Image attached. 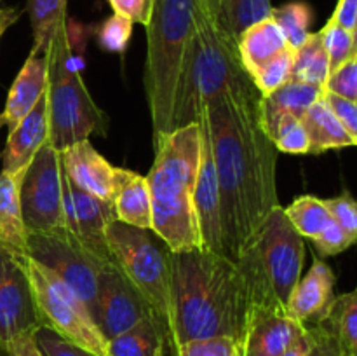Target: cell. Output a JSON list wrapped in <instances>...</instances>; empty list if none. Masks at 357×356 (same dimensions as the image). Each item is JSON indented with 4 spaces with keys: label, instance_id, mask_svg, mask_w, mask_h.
I'll return each mask as SVG.
<instances>
[{
    "label": "cell",
    "instance_id": "cell-1",
    "mask_svg": "<svg viewBox=\"0 0 357 356\" xmlns=\"http://www.w3.org/2000/svg\"><path fill=\"white\" fill-rule=\"evenodd\" d=\"M260 98L246 79L206 105L201 122L211 143L223 205L227 257L234 262L255 241L279 205L278 149L260 124Z\"/></svg>",
    "mask_w": 357,
    "mask_h": 356
},
{
    "label": "cell",
    "instance_id": "cell-2",
    "mask_svg": "<svg viewBox=\"0 0 357 356\" xmlns=\"http://www.w3.org/2000/svg\"><path fill=\"white\" fill-rule=\"evenodd\" d=\"M167 348L195 339L232 337L243 346L251 293L237 262L209 250L176 251Z\"/></svg>",
    "mask_w": 357,
    "mask_h": 356
},
{
    "label": "cell",
    "instance_id": "cell-3",
    "mask_svg": "<svg viewBox=\"0 0 357 356\" xmlns=\"http://www.w3.org/2000/svg\"><path fill=\"white\" fill-rule=\"evenodd\" d=\"M155 159L149 177L152 230L171 251L202 250L194 206L201 159V124H188L153 142Z\"/></svg>",
    "mask_w": 357,
    "mask_h": 356
},
{
    "label": "cell",
    "instance_id": "cell-4",
    "mask_svg": "<svg viewBox=\"0 0 357 356\" xmlns=\"http://www.w3.org/2000/svg\"><path fill=\"white\" fill-rule=\"evenodd\" d=\"M250 79L239 47L220 23L199 9L174 91L173 129L199 124L206 105Z\"/></svg>",
    "mask_w": 357,
    "mask_h": 356
},
{
    "label": "cell",
    "instance_id": "cell-5",
    "mask_svg": "<svg viewBox=\"0 0 357 356\" xmlns=\"http://www.w3.org/2000/svg\"><path fill=\"white\" fill-rule=\"evenodd\" d=\"M201 0H153L146 28L145 91L153 142L173 131V105L185 51L195 31Z\"/></svg>",
    "mask_w": 357,
    "mask_h": 356
},
{
    "label": "cell",
    "instance_id": "cell-6",
    "mask_svg": "<svg viewBox=\"0 0 357 356\" xmlns=\"http://www.w3.org/2000/svg\"><path fill=\"white\" fill-rule=\"evenodd\" d=\"M49 143L65 150L89 136H107L108 115L91 96L73 54L68 20L52 38L47 52Z\"/></svg>",
    "mask_w": 357,
    "mask_h": 356
},
{
    "label": "cell",
    "instance_id": "cell-7",
    "mask_svg": "<svg viewBox=\"0 0 357 356\" xmlns=\"http://www.w3.org/2000/svg\"><path fill=\"white\" fill-rule=\"evenodd\" d=\"M107 243L115 265L145 297L167 335L173 306V251L153 230L138 229L119 220L108 225Z\"/></svg>",
    "mask_w": 357,
    "mask_h": 356
},
{
    "label": "cell",
    "instance_id": "cell-8",
    "mask_svg": "<svg viewBox=\"0 0 357 356\" xmlns=\"http://www.w3.org/2000/svg\"><path fill=\"white\" fill-rule=\"evenodd\" d=\"M17 258L30 281L40 327L49 328L61 339L93 355L107 356V339L98 330L84 300L37 260L28 255Z\"/></svg>",
    "mask_w": 357,
    "mask_h": 356
},
{
    "label": "cell",
    "instance_id": "cell-9",
    "mask_svg": "<svg viewBox=\"0 0 357 356\" xmlns=\"http://www.w3.org/2000/svg\"><path fill=\"white\" fill-rule=\"evenodd\" d=\"M303 239L305 237L293 227L282 206H278L267 216L253 243L244 250L251 253L261 278L282 307L288 306L289 297L302 278Z\"/></svg>",
    "mask_w": 357,
    "mask_h": 356
},
{
    "label": "cell",
    "instance_id": "cell-10",
    "mask_svg": "<svg viewBox=\"0 0 357 356\" xmlns=\"http://www.w3.org/2000/svg\"><path fill=\"white\" fill-rule=\"evenodd\" d=\"M63 180L61 152L47 142L28 164L20 184L21 213L28 234L65 229Z\"/></svg>",
    "mask_w": 357,
    "mask_h": 356
},
{
    "label": "cell",
    "instance_id": "cell-11",
    "mask_svg": "<svg viewBox=\"0 0 357 356\" xmlns=\"http://www.w3.org/2000/svg\"><path fill=\"white\" fill-rule=\"evenodd\" d=\"M26 255L54 272L84 300L89 313H93L98 278L107 262L94 257L66 229L47 234H28Z\"/></svg>",
    "mask_w": 357,
    "mask_h": 356
},
{
    "label": "cell",
    "instance_id": "cell-12",
    "mask_svg": "<svg viewBox=\"0 0 357 356\" xmlns=\"http://www.w3.org/2000/svg\"><path fill=\"white\" fill-rule=\"evenodd\" d=\"M91 316L108 342L155 314L128 276L115 264H107L98 278L96 302Z\"/></svg>",
    "mask_w": 357,
    "mask_h": 356
},
{
    "label": "cell",
    "instance_id": "cell-13",
    "mask_svg": "<svg viewBox=\"0 0 357 356\" xmlns=\"http://www.w3.org/2000/svg\"><path fill=\"white\" fill-rule=\"evenodd\" d=\"M40 328L30 281L16 255L0 253V349Z\"/></svg>",
    "mask_w": 357,
    "mask_h": 356
},
{
    "label": "cell",
    "instance_id": "cell-14",
    "mask_svg": "<svg viewBox=\"0 0 357 356\" xmlns=\"http://www.w3.org/2000/svg\"><path fill=\"white\" fill-rule=\"evenodd\" d=\"M63 213L65 229L89 250L94 257L107 264H115L107 243V229L114 220V202L87 194L73 185L65 173L63 180Z\"/></svg>",
    "mask_w": 357,
    "mask_h": 356
},
{
    "label": "cell",
    "instance_id": "cell-15",
    "mask_svg": "<svg viewBox=\"0 0 357 356\" xmlns=\"http://www.w3.org/2000/svg\"><path fill=\"white\" fill-rule=\"evenodd\" d=\"M201 124V122H199ZM194 206L201 230L202 248L225 255V227H223V205L220 194L218 175L213 159L211 143L206 128L201 124V159H199L197 181L194 191Z\"/></svg>",
    "mask_w": 357,
    "mask_h": 356
},
{
    "label": "cell",
    "instance_id": "cell-16",
    "mask_svg": "<svg viewBox=\"0 0 357 356\" xmlns=\"http://www.w3.org/2000/svg\"><path fill=\"white\" fill-rule=\"evenodd\" d=\"M305 332L284 307L251 304L241 356H281Z\"/></svg>",
    "mask_w": 357,
    "mask_h": 356
},
{
    "label": "cell",
    "instance_id": "cell-17",
    "mask_svg": "<svg viewBox=\"0 0 357 356\" xmlns=\"http://www.w3.org/2000/svg\"><path fill=\"white\" fill-rule=\"evenodd\" d=\"M335 283L337 276L331 271L330 265L321 258L314 257L312 267L305 276H302L293 290L288 300L286 311L291 318L303 325L305 328L323 325L328 320L333 307Z\"/></svg>",
    "mask_w": 357,
    "mask_h": 356
},
{
    "label": "cell",
    "instance_id": "cell-18",
    "mask_svg": "<svg viewBox=\"0 0 357 356\" xmlns=\"http://www.w3.org/2000/svg\"><path fill=\"white\" fill-rule=\"evenodd\" d=\"M61 152V164L66 177L87 194L103 201H114L119 180V168L112 166L89 140L66 147Z\"/></svg>",
    "mask_w": 357,
    "mask_h": 356
},
{
    "label": "cell",
    "instance_id": "cell-19",
    "mask_svg": "<svg viewBox=\"0 0 357 356\" xmlns=\"http://www.w3.org/2000/svg\"><path fill=\"white\" fill-rule=\"evenodd\" d=\"M49 142L47 96H42L26 117L17 122L7 135L2 152V171L7 175H23L35 154Z\"/></svg>",
    "mask_w": 357,
    "mask_h": 356
},
{
    "label": "cell",
    "instance_id": "cell-20",
    "mask_svg": "<svg viewBox=\"0 0 357 356\" xmlns=\"http://www.w3.org/2000/svg\"><path fill=\"white\" fill-rule=\"evenodd\" d=\"M47 56L30 51L24 59L13 87L7 94L6 107L0 114V122L7 129L16 128L17 122L26 117L47 91Z\"/></svg>",
    "mask_w": 357,
    "mask_h": 356
},
{
    "label": "cell",
    "instance_id": "cell-21",
    "mask_svg": "<svg viewBox=\"0 0 357 356\" xmlns=\"http://www.w3.org/2000/svg\"><path fill=\"white\" fill-rule=\"evenodd\" d=\"M112 202L119 222L152 230V195L146 177L119 168L117 188Z\"/></svg>",
    "mask_w": 357,
    "mask_h": 356
},
{
    "label": "cell",
    "instance_id": "cell-22",
    "mask_svg": "<svg viewBox=\"0 0 357 356\" xmlns=\"http://www.w3.org/2000/svg\"><path fill=\"white\" fill-rule=\"evenodd\" d=\"M23 175L0 171V253L26 255L28 232L20 202V184Z\"/></svg>",
    "mask_w": 357,
    "mask_h": 356
},
{
    "label": "cell",
    "instance_id": "cell-23",
    "mask_svg": "<svg viewBox=\"0 0 357 356\" xmlns=\"http://www.w3.org/2000/svg\"><path fill=\"white\" fill-rule=\"evenodd\" d=\"M324 96V89L312 84L289 80L268 96L260 98V124L267 133L282 115H291L302 121L305 112Z\"/></svg>",
    "mask_w": 357,
    "mask_h": 356
},
{
    "label": "cell",
    "instance_id": "cell-24",
    "mask_svg": "<svg viewBox=\"0 0 357 356\" xmlns=\"http://www.w3.org/2000/svg\"><path fill=\"white\" fill-rule=\"evenodd\" d=\"M237 47H239L244 70L250 75L258 66L278 56L279 52L284 51L289 45L279 24L271 16L267 20L251 24L248 30H244L241 34L239 40H237Z\"/></svg>",
    "mask_w": 357,
    "mask_h": 356
},
{
    "label": "cell",
    "instance_id": "cell-25",
    "mask_svg": "<svg viewBox=\"0 0 357 356\" xmlns=\"http://www.w3.org/2000/svg\"><path fill=\"white\" fill-rule=\"evenodd\" d=\"M302 124L309 136V154H323L328 150L357 147L354 138L345 131L324 96L305 112V115L302 117Z\"/></svg>",
    "mask_w": 357,
    "mask_h": 356
},
{
    "label": "cell",
    "instance_id": "cell-26",
    "mask_svg": "<svg viewBox=\"0 0 357 356\" xmlns=\"http://www.w3.org/2000/svg\"><path fill=\"white\" fill-rule=\"evenodd\" d=\"M166 348V327L159 318L149 316L108 341L107 356H164Z\"/></svg>",
    "mask_w": 357,
    "mask_h": 356
},
{
    "label": "cell",
    "instance_id": "cell-27",
    "mask_svg": "<svg viewBox=\"0 0 357 356\" xmlns=\"http://www.w3.org/2000/svg\"><path fill=\"white\" fill-rule=\"evenodd\" d=\"M68 0H28L26 13L33 31V47L37 54H45L59 28L66 23Z\"/></svg>",
    "mask_w": 357,
    "mask_h": 356
},
{
    "label": "cell",
    "instance_id": "cell-28",
    "mask_svg": "<svg viewBox=\"0 0 357 356\" xmlns=\"http://www.w3.org/2000/svg\"><path fill=\"white\" fill-rule=\"evenodd\" d=\"M330 73V58L324 49L321 31L310 34L309 38L298 49H295L291 80L312 84L324 89Z\"/></svg>",
    "mask_w": 357,
    "mask_h": 356
},
{
    "label": "cell",
    "instance_id": "cell-29",
    "mask_svg": "<svg viewBox=\"0 0 357 356\" xmlns=\"http://www.w3.org/2000/svg\"><path fill=\"white\" fill-rule=\"evenodd\" d=\"M272 14L271 0H222L218 23L229 37L239 40L241 34Z\"/></svg>",
    "mask_w": 357,
    "mask_h": 356
},
{
    "label": "cell",
    "instance_id": "cell-30",
    "mask_svg": "<svg viewBox=\"0 0 357 356\" xmlns=\"http://www.w3.org/2000/svg\"><path fill=\"white\" fill-rule=\"evenodd\" d=\"M282 209L300 236L309 239H316L333 222L330 209L324 205V199L316 195H300Z\"/></svg>",
    "mask_w": 357,
    "mask_h": 356
},
{
    "label": "cell",
    "instance_id": "cell-31",
    "mask_svg": "<svg viewBox=\"0 0 357 356\" xmlns=\"http://www.w3.org/2000/svg\"><path fill=\"white\" fill-rule=\"evenodd\" d=\"M326 323L337 335L344 355L357 356V286L335 299Z\"/></svg>",
    "mask_w": 357,
    "mask_h": 356
},
{
    "label": "cell",
    "instance_id": "cell-32",
    "mask_svg": "<svg viewBox=\"0 0 357 356\" xmlns=\"http://www.w3.org/2000/svg\"><path fill=\"white\" fill-rule=\"evenodd\" d=\"M271 16L279 24L291 49H298L309 38V27L312 23V9L309 3L288 2L281 7H272Z\"/></svg>",
    "mask_w": 357,
    "mask_h": 356
},
{
    "label": "cell",
    "instance_id": "cell-33",
    "mask_svg": "<svg viewBox=\"0 0 357 356\" xmlns=\"http://www.w3.org/2000/svg\"><path fill=\"white\" fill-rule=\"evenodd\" d=\"M293 58H295V49L286 47L284 51L250 73L255 87L261 96H268L291 80Z\"/></svg>",
    "mask_w": 357,
    "mask_h": 356
},
{
    "label": "cell",
    "instance_id": "cell-34",
    "mask_svg": "<svg viewBox=\"0 0 357 356\" xmlns=\"http://www.w3.org/2000/svg\"><path fill=\"white\" fill-rule=\"evenodd\" d=\"M265 135L272 140L278 152L295 154V156L309 154V136H307V131L300 119L291 117V115H282Z\"/></svg>",
    "mask_w": 357,
    "mask_h": 356
},
{
    "label": "cell",
    "instance_id": "cell-35",
    "mask_svg": "<svg viewBox=\"0 0 357 356\" xmlns=\"http://www.w3.org/2000/svg\"><path fill=\"white\" fill-rule=\"evenodd\" d=\"M321 31L324 49L330 58V70H337L349 59L356 58V35L337 21L330 20Z\"/></svg>",
    "mask_w": 357,
    "mask_h": 356
},
{
    "label": "cell",
    "instance_id": "cell-36",
    "mask_svg": "<svg viewBox=\"0 0 357 356\" xmlns=\"http://www.w3.org/2000/svg\"><path fill=\"white\" fill-rule=\"evenodd\" d=\"M243 346L232 337L195 339L178 346L171 356H241Z\"/></svg>",
    "mask_w": 357,
    "mask_h": 356
},
{
    "label": "cell",
    "instance_id": "cell-37",
    "mask_svg": "<svg viewBox=\"0 0 357 356\" xmlns=\"http://www.w3.org/2000/svg\"><path fill=\"white\" fill-rule=\"evenodd\" d=\"M132 21L122 14H112L98 28V42L108 52H124L132 34Z\"/></svg>",
    "mask_w": 357,
    "mask_h": 356
},
{
    "label": "cell",
    "instance_id": "cell-38",
    "mask_svg": "<svg viewBox=\"0 0 357 356\" xmlns=\"http://www.w3.org/2000/svg\"><path fill=\"white\" fill-rule=\"evenodd\" d=\"M324 205L330 209L331 218L338 227L347 234L352 244L357 243V199L349 192H344L338 198L324 199Z\"/></svg>",
    "mask_w": 357,
    "mask_h": 356
},
{
    "label": "cell",
    "instance_id": "cell-39",
    "mask_svg": "<svg viewBox=\"0 0 357 356\" xmlns=\"http://www.w3.org/2000/svg\"><path fill=\"white\" fill-rule=\"evenodd\" d=\"M324 91L357 103V56L330 73Z\"/></svg>",
    "mask_w": 357,
    "mask_h": 356
},
{
    "label": "cell",
    "instance_id": "cell-40",
    "mask_svg": "<svg viewBox=\"0 0 357 356\" xmlns=\"http://www.w3.org/2000/svg\"><path fill=\"white\" fill-rule=\"evenodd\" d=\"M33 339L44 356H96L87 351V349H82L79 346L72 344V342L65 341L58 334L44 327L35 332Z\"/></svg>",
    "mask_w": 357,
    "mask_h": 356
},
{
    "label": "cell",
    "instance_id": "cell-41",
    "mask_svg": "<svg viewBox=\"0 0 357 356\" xmlns=\"http://www.w3.org/2000/svg\"><path fill=\"white\" fill-rule=\"evenodd\" d=\"M316 251L321 257H331V255H338L342 251L349 250L352 246V241L349 239L347 234L340 229V227L333 222L328 225V229L323 234L312 239Z\"/></svg>",
    "mask_w": 357,
    "mask_h": 356
},
{
    "label": "cell",
    "instance_id": "cell-42",
    "mask_svg": "<svg viewBox=\"0 0 357 356\" xmlns=\"http://www.w3.org/2000/svg\"><path fill=\"white\" fill-rule=\"evenodd\" d=\"M324 100H326V103L330 105L331 110L335 112V115H337L338 121L342 122L345 131L354 138L357 145V103L356 101L345 100V98L326 93V91H324Z\"/></svg>",
    "mask_w": 357,
    "mask_h": 356
},
{
    "label": "cell",
    "instance_id": "cell-43",
    "mask_svg": "<svg viewBox=\"0 0 357 356\" xmlns=\"http://www.w3.org/2000/svg\"><path fill=\"white\" fill-rule=\"evenodd\" d=\"M309 330L314 335V348L310 351V356H344L337 335L326 321L323 325L309 328Z\"/></svg>",
    "mask_w": 357,
    "mask_h": 356
},
{
    "label": "cell",
    "instance_id": "cell-44",
    "mask_svg": "<svg viewBox=\"0 0 357 356\" xmlns=\"http://www.w3.org/2000/svg\"><path fill=\"white\" fill-rule=\"evenodd\" d=\"M115 14L129 17L132 23H139L145 27L150 20L153 0H108Z\"/></svg>",
    "mask_w": 357,
    "mask_h": 356
},
{
    "label": "cell",
    "instance_id": "cell-45",
    "mask_svg": "<svg viewBox=\"0 0 357 356\" xmlns=\"http://www.w3.org/2000/svg\"><path fill=\"white\" fill-rule=\"evenodd\" d=\"M331 20L337 21L347 30L354 31L357 28V0H338V6L335 9Z\"/></svg>",
    "mask_w": 357,
    "mask_h": 356
},
{
    "label": "cell",
    "instance_id": "cell-46",
    "mask_svg": "<svg viewBox=\"0 0 357 356\" xmlns=\"http://www.w3.org/2000/svg\"><path fill=\"white\" fill-rule=\"evenodd\" d=\"M0 356H44V355H42L40 349H38L33 335H30V337H23L20 339V341L14 342V344L0 349Z\"/></svg>",
    "mask_w": 357,
    "mask_h": 356
},
{
    "label": "cell",
    "instance_id": "cell-47",
    "mask_svg": "<svg viewBox=\"0 0 357 356\" xmlns=\"http://www.w3.org/2000/svg\"><path fill=\"white\" fill-rule=\"evenodd\" d=\"M314 348V335L312 332L307 328L305 334L298 339L293 346H289L281 356H310V351Z\"/></svg>",
    "mask_w": 357,
    "mask_h": 356
},
{
    "label": "cell",
    "instance_id": "cell-48",
    "mask_svg": "<svg viewBox=\"0 0 357 356\" xmlns=\"http://www.w3.org/2000/svg\"><path fill=\"white\" fill-rule=\"evenodd\" d=\"M21 16V10L17 7H0V38L6 34L7 28L13 27Z\"/></svg>",
    "mask_w": 357,
    "mask_h": 356
},
{
    "label": "cell",
    "instance_id": "cell-49",
    "mask_svg": "<svg viewBox=\"0 0 357 356\" xmlns=\"http://www.w3.org/2000/svg\"><path fill=\"white\" fill-rule=\"evenodd\" d=\"M220 2H222V0H201V10L206 14V16L218 21Z\"/></svg>",
    "mask_w": 357,
    "mask_h": 356
},
{
    "label": "cell",
    "instance_id": "cell-50",
    "mask_svg": "<svg viewBox=\"0 0 357 356\" xmlns=\"http://www.w3.org/2000/svg\"><path fill=\"white\" fill-rule=\"evenodd\" d=\"M356 56H357V28H356Z\"/></svg>",
    "mask_w": 357,
    "mask_h": 356
},
{
    "label": "cell",
    "instance_id": "cell-51",
    "mask_svg": "<svg viewBox=\"0 0 357 356\" xmlns=\"http://www.w3.org/2000/svg\"><path fill=\"white\" fill-rule=\"evenodd\" d=\"M0 126H2V122H0Z\"/></svg>",
    "mask_w": 357,
    "mask_h": 356
},
{
    "label": "cell",
    "instance_id": "cell-52",
    "mask_svg": "<svg viewBox=\"0 0 357 356\" xmlns=\"http://www.w3.org/2000/svg\"><path fill=\"white\" fill-rule=\"evenodd\" d=\"M344 356H347V355H344Z\"/></svg>",
    "mask_w": 357,
    "mask_h": 356
}]
</instances>
